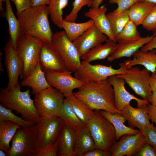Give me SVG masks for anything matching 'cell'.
Listing matches in <instances>:
<instances>
[{
  "mask_svg": "<svg viewBox=\"0 0 156 156\" xmlns=\"http://www.w3.org/2000/svg\"><path fill=\"white\" fill-rule=\"evenodd\" d=\"M73 94L91 109L122 114L115 107L114 90L108 78L100 82L84 83Z\"/></svg>",
  "mask_w": 156,
  "mask_h": 156,
  "instance_id": "cell-1",
  "label": "cell"
},
{
  "mask_svg": "<svg viewBox=\"0 0 156 156\" xmlns=\"http://www.w3.org/2000/svg\"><path fill=\"white\" fill-rule=\"evenodd\" d=\"M16 14L23 34L35 36L44 42H52L53 33L49 21L47 5L31 6Z\"/></svg>",
  "mask_w": 156,
  "mask_h": 156,
  "instance_id": "cell-2",
  "label": "cell"
},
{
  "mask_svg": "<svg viewBox=\"0 0 156 156\" xmlns=\"http://www.w3.org/2000/svg\"><path fill=\"white\" fill-rule=\"evenodd\" d=\"M30 93L29 89L21 91L20 85L10 90L1 88L0 90V104L20 113L25 120L37 123L40 116Z\"/></svg>",
  "mask_w": 156,
  "mask_h": 156,
  "instance_id": "cell-3",
  "label": "cell"
},
{
  "mask_svg": "<svg viewBox=\"0 0 156 156\" xmlns=\"http://www.w3.org/2000/svg\"><path fill=\"white\" fill-rule=\"evenodd\" d=\"M87 126L96 148L110 151L116 142V131L112 124L101 114L99 110H94Z\"/></svg>",
  "mask_w": 156,
  "mask_h": 156,
  "instance_id": "cell-4",
  "label": "cell"
},
{
  "mask_svg": "<svg viewBox=\"0 0 156 156\" xmlns=\"http://www.w3.org/2000/svg\"><path fill=\"white\" fill-rule=\"evenodd\" d=\"M7 156H35L40 146L38 124L26 127H20L12 138Z\"/></svg>",
  "mask_w": 156,
  "mask_h": 156,
  "instance_id": "cell-5",
  "label": "cell"
},
{
  "mask_svg": "<svg viewBox=\"0 0 156 156\" xmlns=\"http://www.w3.org/2000/svg\"><path fill=\"white\" fill-rule=\"evenodd\" d=\"M43 41L35 36L23 34L18 40L16 48L23 65L22 79L28 76L38 61Z\"/></svg>",
  "mask_w": 156,
  "mask_h": 156,
  "instance_id": "cell-6",
  "label": "cell"
},
{
  "mask_svg": "<svg viewBox=\"0 0 156 156\" xmlns=\"http://www.w3.org/2000/svg\"><path fill=\"white\" fill-rule=\"evenodd\" d=\"M64 97L62 92L52 87L36 94L34 103L40 117L52 119L58 117Z\"/></svg>",
  "mask_w": 156,
  "mask_h": 156,
  "instance_id": "cell-7",
  "label": "cell"
},
{
  "mask_svg": "<svg viewBox=\"0 0 156 156\" xmlns=\"http://www.w3.org/2000/svg\"><path fill=\"white\" fill-rule=\"evenodd\" d=\"M125 68L123 72L116 75L123 79L136 94L149 102L152 92L149 82L151 72L135 66Z\"/></svg>",
  "mask_w": 156,
  "mask_h": 156,
  "instance_id": "cell-8",
  "label": "cell"
},
{
  "mask_svg": "<svg viewBox=\"0 0 156 156\" xmlns=\"http://www.w3.org/2000/svg\"><path fill=\"white\" fill-rule=\"evenodd\" d=\"M119 66V68L115 69L112 66L92 65L83 60L79 68L74 72V77L84 83L100 82L111 76L123 72L125 67Z\"/></svg>",
  "mask_w": 156,
  "mask_h": 156,
  "instance_id": "cell-9",
  "label": "cell"
},
{
  "mask_svg": "<svg viewBox=\"0 0 156 156\" xmlns=\"http://www.w3.org/2000/svg\"><path fill=\"white\" fill-rule=\"evenodd\" d=\"M51 42L63 60L66 70L74 72L81 63L78 51L74 44L68 38L64 30L53 34Z\"/></svg>",
  "mask_w": 156,
  "mask_h": 156,
  "instance_id": "cell-10",
  "label": "cell"
},
{
  "mask_svg": "<svg viewBox=\"0 0 156 156\" xmlns=\"http://www.w3.org/2000/svg\"><path fill=\"white\" fill-rule=\"evenodd\" d=\"M5 53V64L8 81L5 89L12 90L20 85L18 78L21 77L23 73V65L18 55L16 49L10 40L4 48Z\"/></svg>",
  "mask_w": 156,
  "mask_h": 156,
  "instance_id": "cell-11",
  "label": "cell"
},
{
  "mask_svg": "<svg viewBox=\"0 0 156 156\" xmlns=\"http://www.w3.org/2000/svg\"><path fill=\"white\" fill-rule=\"evenodd\" d=\"M73 72L66 70L62 72H46L45 76L51 87L60 90L66 97L73 94V90L78 89L84 83L73 77Z\"/></svg>",
  "mask_w": 156,
  "mask_h": 156,
  "instance_id": "cell-12",
  "label": "cell"
},
{
  "mask_svg": "<svg viewBox=\"0 0 156 156\" xmlns=\"http://www.w3.org/2000/svg\"><path fill=\"white\" fill-rule=\"evenodd\" d=\"M108 79L114 90L115 106L118 110L122 112L126 106L130 105L132 100L137 102V107L145 106L149 103L146 100L136 97L128 92L125 88V82L123 79L116 75L111 76Z\"/></svg>",
  "mask_w": 156,
  "mask_h": 156,
  "instance_id": "cell-13",
  "label": "cell"
},
{
  "mask_svg": "<svg viewBox=\"0 0 156 156\" xmlns=\"http://www.w3.org/2000/svg\"><path fill=\"white\" fill-rule=\"evenodd\" d=\"M39 60L44 72H62L67 70L62 57L52 42H43Z\"/></svg>",
  "mask_w": 156,
  "mask_h": 156,
  "instance_id": "cell-14",
  "label": "cell"
},
{
  "mask_svg": "<svg viewBox=\"0 0 156 156\" xmlns=\"http://www.w3.org/2000/svg\"><path fill=\"white\" fill-rule=\"evenodd\" d=\"M37 124L39 144L42 147L56 141L64 122L59 116L52 119L40 117Z\"/></svg>",
  "mask_w": 156,
  "mask_h": 156,
  "instance_id": "cell-15",
  "label": "cell"
},
{
  "mask_svg": "<svg viewBox=\"0 0 156 156\" xmlns=\"http://www.w3.org/2000/svg\"><path fill=\"white\" fill-rule=\"evenodd\" d=\"M123 136L110 150L111 156H135L146 143L141 131L137 134Z\"/></svg>",
  "mask_w": 156,
  "mask_h": 156,
  "instance_id": "cell-16",
  "label": "cell"
},
{
  "mask_svg": "<svg viewBox=\"0 0 156 156\" xmlns=\"http://www.w3.org/2000/svg\"><path fill=\"white\" fill-rule=\"evenodd\" d=\"M107 36L94 25L73 41L80 57L98 45L105 42Z\"/></svg>",
  "mask_w": 156,
  "mask_h": 156,
  "instance_id": "cell-17",
  "label": "cell"
},
{
  "mask_svg": "<svg viewBox=\"0 0 156 156\" xmlns=\"http://www.w3.org/2000/svg\"><path fill=\"white\" fill-rule=\"evenodd\" d=\"M76 135L75 129L64 123L56 140L58 144L57 156H74Z\"/></svg>",
  "mask_w": 156,
  "mask_h": 156,
  "instance_id": "cell-18",
  "label": "cell"
},
{
  "mask_svg": "<svg viewBox=\"0 0 156 156\" xmlns=\"http://www.w3.org/2000/svg\"><path fill=\"white\" fill-rule=\"evenodd\" d=\"M122 114L127 121L129 127L133 129L136 127L141 131L151 124L147 105L135 108L129 105L122 111Z\"/></svg>",
  "mask_w": 156,
  "mask_h": 156,
  "instance_id": "cell-19",
  "label": "cell"
},
{
  "mask_svg": "<svg viewBox=\"0 0 156 156\" xmlns=\"http://www.w3.org/2000/svg\"><path fill=\"white\" fill-rule=\"evenodd\" d=\"M107 10L105 5L97 8H91L84 13V16L92 20L96 27L108 38L117 42L113 33L109 21L105 14Z\"/></svg>",
  "mask_w": 156,
  "mask_h": 156,
  "instance_id": "cell-20",
  "label": "cell"
},
{
  "mask_svg": "<svg viewBox=\"0 0 156 156\" xmlns=\"http://www.w3.org/2000/svg\"><path fill=\"white\" fill-rule=\"evenodd\" d=\"M133 58L125 60L119 64L126 68L137 65H141L152 73H155L156 70V49H153L143 52L140 50L132 55Z\"/></svg>",
  "mask_w": 156,
  "mask_h": 156,
  "instance_id": "cell-21",
  "label": "cell"
},
{
  "mask_svg": "<svg viewBox=\"0 0 156 156\" xmlns=\"http://www.w3.org/2000/svg\"><path fill=\"white\" fill-rule=\"evenodd\" d=\"M153 35L142 37L137 40L124 44H118L113 53L107 58L108 62H111L123 57H130L143 46L149 42Z\"/></svg>",
  "mask_w": 156,
  "mask_h": 156,
  "instance_id": "cell-22",
  "label": "cell"
},
{
  "mask_svg": "<svg viewBox=\"0 0 156 156\" xmlns=\"http://www.w3.org/2000/svg\"><path fill=\"white\" fill-rule=\"evenodd\" d=\"M21 85L31 88L32 92L35 95L51 87L47 81L45 73L41 67L39 59L34 70L28 76L22 79Z\"/></svg>",
  "mask_w": 156,
  "mask_h": 156,
  "instance_id": "cell-23",
  "label": "cell"
},
{
  "mask_svg": "<svg viewBox=\"0 0 156 156\" xmlns=\"http://www.w3.org/2000/svg\"><path fill=\"white\" fill-rule=\"evenodd\" d=\"M76 131L74 156H83L86 153L96 148L94 142L87 125L77 129Z\"/></svg>",
  "mask_w": 156,
  "mask_h": 156,
  "instance_id": "cell-24",
  "label": "cell"
},
{
  "mask_svg": "<svg viewBox=\"0 0 156 156\" xmlns=\"http://www.w3.org/2000/svg\"><path fill=\"white\" fill-rule=\"evenodd\" d=\"M118 43L108 38L104 44H100L91 49L81 57L87 62L104 60L111 55L116 49Z\"/></svg>",
  "mask_w": 156,
  "mask_h": 156,
  "instance_id": "cell-25",
  "label": "cell"
},
{
  "mask_svg": "<svg viewBox=\"0 0 156 156\" xmlns=\"http://www.w3.org/2000/svg\"><path fill=\"white\" fill-rule=\"evenodd\" d=\"M99 110L101 114L113 125L116 131L117 140L125 135L135 134L140 131L139 129H135L126 126L124 123L127 120L122 114L113 113L104 110Z\"/></svg>",
  "mask_w": 156,
  "mask_h": 156,
  "instance_id": "cell-26",
  "label": "cell"
},
{
  "mask_svg": "<svg viewBox=\"0 0 156 156\" xmlns=\"http://www.w3.org/2000/svg\"><path fill=\"white\" fill-rule=\"evenodd\" d=\"M5 16L7 21L10 36V40L16 49L17 43L23 35L20 22L13 12L10 0H5Z\"/></svg>",
  "mask_w": 156,
  "mask_h": 156,
  "instance_id": "cell-27",
  "label": "cell"
},
{
  "mask_svg": "<svg viewBox=\"0 0 156 156\" xmlns=\"http://www.w3.org/2000/svg\"><path fill=\"white\" fill-rule=\"evenodd\" d=\"M94 24V22L91 19L86 22L79 23L68 21L63 19L58 27L60 29L63 28L68 38L73 41Z\"/></svg>",
  "mask_w": 156,
  "mask_h": 156,
  "instance_id": "cell-28",
  "label": "cell"
},
{
  "mask_svg": "<svg viewBox=\"0 0 156 156\" xmlns=\"http://www.w3.org/2000/svg\"><path fill=\"white\" fill-rule=\"evenodd\" d=\"M156 4L146 1H140L131 6L128 10L130 20L137 26L142 24L144 20Z\"/></svg>",
  "mask_w": 156,
  "mask_h": 156,
  "instance_id": "cell-29",
  "label": "cell"
},
{
  "mask_svg": "<svg viewBox=\"0 0 156 156\" xmlns=\"http://www.w3.org/2000/svg\"><path fill=\"white\" fill-rule=\"evenodd\" d=\"M20 127L18 124L9 121L0 122V148L7 154L10 148V141Z\"/></svg>",
  "mask_w": 156,
  "mask_h": 156,
  "instance_id": "cell-30",
  "label": "cell"
},
{
  "mask_svg": "<svg viewBox=\"0 0 156 156\" xmlns=\"http://www.w3.org/2000/svg\"><path fill=\"white\" fill-rule=\"evenodd\" d=\"M71 105L74 111L81 120L87 125L94 113L84 102L73 94L65 97Z\"/></svg>",
  "mask_w": 156,
  "mask_h": 156,
  "instance_id": "cell-31",
  "label": "cell"
},
{
  "mask_svg": "<svg viewBox=\"0 0 156 156\" xmlns=\"http://www.w3.org/2000/svg\"><path fill=\"white\" fill-rule=\"evenodd\" d=\"M58 116L64 123L73 127L76 130L86 125L79 118L66 98L64 99Z\"/></svg>",
  "mask_w": 156,
  "mask_h": 156,
  "instance_id": "cell-32",
  "label": "cell"
},
{
  "mask_svg": "<svg viewBox=\"0 0 156 156\" xmlns=\"http://www.w3.org/2000/svg\"><path fill=\"white\" fill-rule=\"evenodd\" d=\"M128 10L120 12L113 11L106 14L115 38L122 30L130 20Z\"/></svg>",
  "mask_w": 156,
  "mask_h": 156,
  "instance_id": "cell-33",
  "label": "cell"
},
{
  "mask_svg": "<svg viewBox=\"0 0 156 156\" xmlns=\"http://www.w3.org/2000/svg\"><path fill=\"white\" fill-rule=\"evenodd\" d=\"M137 25L130 20L122 30L115 37L118 44H124L135 41L142 37L137 29Z\"/></svg>",
  "mask_w": 156,
  "mask_h": 156,
  "instance_id": "cell-34",
  "label": "cell"
},
{
  "mask_svg": "<svg viewBox=\"0 0 156 156\" xmlns=\"http://www.w3.org/2000/svg\"><path fill=\"white\" fill-rule=\"evenodd\" d=\"M68 0H50L48 5L51 21L57 27L63 18V9L68 6Z\"/></svg>",
  "mask_w": 156,
  "mask_h": 156,
  "instance_id": "cell-35",
  "label": "cell"
},
{
  "mask_svg": "<svg viewBox=\"0 0 156 156\" xmlns=\"http://www.w3.org/2000/svg\"><path fill=\"white\" fill-rule=\"evenodd\" d=\"M5 121L14 122L22 127H31L36 124L16 116L12 112L10 109L0 104V122Z\"/></svg>",
  "mask_w": 156,
  "mask_h": 156,
  "instance_id": "cell-36",
  "label": "cell"
},
{
  "mask_svg": "<svg viewBox=\"0 0 156 156\" xmlns=\"http://www.w3.org/2000/svg\"><path fill=\"white\" fill-rule=\"evenodd\" d=\"M92 0H74L73 3V8L71 12L65 16L64 20L69 22H75L78 14L82 8L85 5L91 7Z\"/></svg>",
  "mask_w": 156,
  "mask_h": 156,
  "instance_id": "cell-37",
  "label": "cell"
},
{
  "mask_svg": "<svg viewBox=\"0 0 156 156\" xmlns=\"http://www.w3.org/2000/svg\"><path fill=\"white\" fill-rule=\"evenodd\" d=\"M141 131L146 143L156 149V127L153 123Z\"/></svg>",
  "mask_w": 156,
  "mask_h": 156,
  "instance_id": "cell-38",
  "label": "cell"
},
{
  "mask_svg": "<svg viewBox=\"0 0 156 156\" xmlns=\"http://www.w3.org/2000/svg\"><path fill=\"white\" fill-rule=\"evenodd\" d=\"M142 25L143 28L148 31H156V6L150 12Z\"/></svg>",
  "mask_w": 156,
  "mask_h": 156,
  "instance_id": "cell-39",
  "label": "cell"
},
{
  "mask_svg": "<svg viewBox=\"0 0 156 156\" xmlns=\"http://www.w3.org/2000/svg\"><path fill=\"white\" fill-rule=\"evenodd\" d=\"M57 142L56 140L53 143L40 147L35 156H57Z\"/></svg>",
  "mask_w": 156,
  "mask_h": 156,
  "instance_id": "cell-40",
  "label": "cell"
},
{
  "mask_svg": "<svg viewBox=\"0 0 156 156\" xmlns=\"http://www.w3.org/2000/svg\"><path fill=\"white\" fill-rule=\"evenodd\" d=\"M141 0H109V3L111 4H116L117 8L113 11L120 12L128 10L136 2Z\"/></svg>",
  "mask_w": 156,
  "mask_h": 156,
  "instance_id": "cell-41",
  "label": "cell"
},
{
  "mask_svg": "<svg viewBox=\"0 0 156 156\" xmlns=\"http://www.w3.org/2000/svg\"><path fill=\"white\" fill-rule=\"evenodd\" d=\"M15 5L16 14H18L31 7V0H10Z\"/></svg>",
  "mask_w": 156,
  "mask_h": 156,
  "instance_id": "cell-42",
  "label": "cell"
},
{
  "mask_svg": "<svg viewBox=\"0 0 156 156\" xmlns=\"http://www.w3.org/2000/svg\"><path fill=\"white\" fill-rule=\"evenodd\" d=\"M135 156H156V150L146 143Z\"/></svg>",
  "mask_w": 156,
  "mask_h": 156,
  "instance_id": "cell-43",
  "label": "cell"
},
{
  "mask_svg": "<svg viewBox=\"0 0 156 156\" xmlns=\"http://www.w3.org/2000/svg\"><path fill=\"white\" fill-rule=\"evenodd\" d=\"M83 156H111L110 151L95 148L85 153Z\"/></svg>",
  "mask_w": 156,
  "mask_h": 156,
  "instance_id": "cell-44",
  "label": "cell"
},
{
  "mask_svg": "<svg viewBox=\"0 0 156 156\" xmlns=\"http://www.w3.org/2000/svg\"><path fill=\"white\" fill-rule=\"evenodd\" d=\"M153 37L148 43L142 46L140 50L143 52L155 49H156V31H154Z\"/></svg>",
  "mask_w": 156,
  "mask_h": 156,
  "instance_id": "cell-45",
  "label": "cell"
},
{
  "mask_svg": "<svg viewBox=\"0 0 156 156\" xmlns=\"http://www.w3.org/2000/svg\"><path fill=\"white\" fill-rule=\"evenodd\" d=\"M147 106L149 119L156 125V107L149 103L147 104Z\"/></svg>",
  "mask_w": 156,
  "mask_h": 156,
  "instance_id": "cell-46",
  "label": "cell"
},
{
  "mask_svg": "<svg viewBox=\"0 0 156 156\" xmlns=\"http://www.w3.org/2000/svg\"><path fill=\"white\" fill-rule=\"evenodd\" d=\"M50 0H31V6L48 5Z\"/></svg>",
  "mask_w": 156,
  "mask_h": 156,
  "instance_id": "cell-47",
  "label": "cell"
},
{
  "mask_svg": "<svg viewBox=\"0 0 156 156\" xmlns=\"http://www.w3.org/2000/svg\"><path fill=\"white\" fill-rule=\"evenodd\" d=\"M150 86L152 91H156V74L152 73L149 79Z\"/></svg>",
  "mask_w": 156,
  "mask_h": 156,
  "instance_id": "cell-48",
  "label": "cell"
},
{
  "mask_svg": "<svg viewBox=\"0 0 156 156\" xmlns=\"http://www.w3.org/2000/svg\"><path fill=\"white\" fill-rule=\"evenodd\" d=\"M103 2V0H92V3L90 7L93 8H99Z\"/></svg>",
  "mask_w": 156,
  "mask_h": 156,
  "instance_id": "cell-49",
  "label": "cell"
},
{
  "mask_svg": "<svg viewBox=\"0 0 156 156\" xmlns=\"http://www.w3.org/2000/svg\"><path fill=\"white\" fill-rule=\"evenodd\" d=\"M149 103L156 107V91H152Z\"/></svg>",
  "mask_w": 156,
  "mask_h": 156,
  "instance_id": "cell-50",
  "label": "cell"
},
{
  "mask_svg": "<svg viewBox=\"0 0 156 156\" xmlns=\"http://www.w3.org/2000/svg\"><path fill=\"white\" fill-rule=\"evenodd\" d=\"M7 156V153L5 151L3 150L0 149V156Z\"/></svg>",
  "mask_w": 156,
  "mask_h": 156,
  "instance_id": "cell-51",
  "label": "cell"
},
{
  "mask_svg": "<svg viewBox=\"0 0 156 156\" xmlns=\"http://www.w3.org/2000/svg\"><path fill=\"white\" fill-rule=\"evenodd\" d=\"M5 1V0H0V10L1 11H2L3 10V2Z\"/></svg>",
  "mask_w": 156,
  "mask_h": 156,
  "instance_id": "cell-52",
  "label": "cell"
},
{
  "mask_svg": "<svg viewBox=\"0 0 156 156\" xmlns=\"http://www.w3.org/2000/svg\"><path fill=\"white\" fill-rule=\"evenodd\" d=\"M140 1H146L150 3L156 4V0H141Z\"/></svg>",
  "mask_w": 156,
  "mask_h": 156,
  "instance_id": "cell-53",
  "label": "cell"
},
{
  "mask_svg": "<svg viewBox=\"0 0 156 156\" xmlns=\"http://www.w3.org/2000/svg\"><path fill=\"white\" fill-rule=\"evenodd\" d=\"M155 73L156 74V70H155Z\"/></svg>",
  "mask_w": 156,
  "mask_h": 156,
  "instance_id": "cell-54",
  "label": "cell"
},
{
  "mask_svg": "<svg viewBox=\"0 0 156 156\" xmlns=\"http://www.w3.org/2000/svg\"></svg>",
  "mask_w": 156,
  "mask_h": 156,
  "instance_id": "cell-55",
  "label": "cell"
}]
</instances>
